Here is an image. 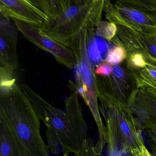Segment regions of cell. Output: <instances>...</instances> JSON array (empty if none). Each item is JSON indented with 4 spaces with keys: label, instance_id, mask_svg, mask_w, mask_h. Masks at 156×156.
<instances>
[{
    "label": "cell",
    "instance_id": "cell-14",
    "mask_svg": "<svg viewBox=\"0 0 156 156\" xmlns=\"http://www.w3.org/2000/svg\"><path fill=\"white\" fill-rule=\"evenodd\" d=\"M116 31V26L115 23H107L105 27L104 36L107 40H111L115 36Z\"/></svg>",
    "mask_w": 156,
    "mask_h": 156
},
{
    "label": "cell",
    "instance_id": "cell-15",
    "mask_svg": "<svg viewBox=\"0 0 156 156\" xmlns=\"http://www.w3.org/2000/svg\"><path fill=\"white\" fill-rule=\"evenodd\" d=\"M131 61L134 66L142 68L146 66V62L142 55L140 53H135L131 56Z\"/></svg>",
    "mask_w": 156,
    "mask_h": 156
},
{
    "label": "cell",
    "instance_id": "cell-5",
    "mask_svg": "<svg viewBox=\"0 0 156 156\" xmlns=\"http://www.w3.org/2000/svg\"><path fill=\"white\" fill-rule=\"evenodd\" d=\"M14 22L17 30L21 33L25 39L40 49L52 55L61 64L70 69L76 68L77 60L75 55L70 48L43 34L40 27L17 21Z\"/></svg>",
    "mask_w": 156,
    "mask_h": 156
},
{
    "label": "cell",
    "instance_id": "cell-1",
    "mask_svg": "<svg viewBox=\"0 0 156 156\" xmlns=\"http://www.w3.org/2000/svg\"><path fill=\"white\" fill-rule=\"evenodd\" d=\"M21 87L32 104L40 120L45 124L47 147L52 154H74L81 150L87 137L88 126L84 119L78 94L73 92L66 99L65 111L45 101L27 84Z\"/></svg>",
    "mask_w": 156,
    "mask_h": 156
},
{
    "label": "cell",
    "instance_id": "cell-7",
    "mask_svg": "<svg viewBox=\"0 0 156 156\" xmlns=\"http://www.w3.org/2000/svg\"><path fill=\"white\" fill-rule=\"evenodd\" d=\"M17 29L10 19L1 15V65L9 66L14 70L19 65L16 52Z\"/></svg>",
    "mask_w": 156,
    "mask_h": 156
},
{
    "label": "cell",
    "instance_id": "cell-18",
    "mask_svg": "<svg viewBox=\"0 0 156 156\" xmlns=\"http://www.w3.org/2000/svg\"><path fill=\"white\" fill-rule=\"evenodd\" d=\"M146 66L147 67V70H148L149 73L150 75L156 80V70H154V69L151 68L150 66Z\"/></svg>",
    "mask_w": 156,
    "mask_h": 156
},
{
    "label": "cell",
    "instance_id": "cell-13",
    "mask_svg": "<svg viewBox=\"0 0 156 156\" xmlns=\"http://www.w3.org/2000/svg\"><path fill=\"white\" fill-rule=\"evenodd\" d=\"M74 156H103L102 153L97 151L94 142L91 139L85 140L81 150L75 154Z\"/></svg>",
    "mask_w": 156,
    "mask_h": 156
},
{
    "label": "cell",
    "instance_id": "cell-9",
    "mask_svg": "<svg viewBox=\"0 0 156 156\" xmlns=\"http://www.w3.org/2000/svg\"><path fill=\"white\" fill-rule=\"evenodd\" d=\"M142 128L156 126V97L140 95L129 105Z\"/></svg>",
    "mask_w": 156,
    "mask_h": 156
},
{
    "label": "cell",
    "instance_id": "cell-19",
    "mask_svg": "<svg viewBox=\"0 0 156 156\" xmlns=\"http://www.w3.org/2000/svg\"><path fill=\"white\" fill-rule=\"evenodd\" d=\"M150 50L154 55H156V44H152L150 46Z\"/></svg>",
    "mask_w": 156,
    "mask_h": 156
},
{
    "label": "cell",
    "instance_id": "cell-6",
    "mask_svg": "<svg viewBox=\"0 0 156 156\" xmlns=\"http://www.w3.org/2000/svg\"><path fill=\"white\" fill-rule=\"evenodd\" d=\"M0 12L7 19L39 27L48 20L30 0H1Z\"/></svg>",
    "mask_w": 156,
    "mask_h": 156
},
{
    "label": "cell",
    "instance_id": "cell-4",
    "mask_svg": "<svg viewBox=\"0 0 156 156\" xmlns=\"http://www.w3.org/2000/svg\"><path fill=\"white\" fill-rule=\"evenodd\" d=\"M70 49L73 51L77 60L75 69L77 85L72 87L83 99L88 107L95 120L101 118L98 103L97 89L95 83V77L92 64L88 57L87 49V34L83 32L76 38Z\"/></svg>",
    "mask_w": 156,
    "mask_h": 156
},
{
    "label": "cell",
    "instance_id": "cell-8",
    "mask_svg": "<svg viewBox=\"0 0 156 156\" xmlns=\"http://www.w3.org/2000/svg\"><path fill=\"white\" fill-rule=\"evenodd\" d=\"M107 156H143V150L115 129H106Z\"/></svg>",
    "mask_w": 156,
    "mask_h": 156
},
{
    "label": "cell",
    "instance_id": "cell-21",
    "mask_svg": "<svg viewBox=\"0 0 156 156\" xmlns=\"http://www.w3.org/2000/svg\"><path fill=\"white\" fill-rule=\"evenodd\" d=\"M109 121H110V120H109ZM137 140H138V139H137Z\"/></svg>",
    "mask_w": 156,
    "mask_h": 156
},
{
    "label": "cell",
    "instance_id": "cell-10",
    "mask_svg": "<svg viewBox=\"0 0 156 156\" xmlns=\"http://www.w3.org/2000/svg\"><path fill=\"white\" fill-rule=\"evenodd\" d=\"M0 156H26L12 130L1 116Z\"/></svg>",
    "mask_w": 156,
    "mask_h": 156
},
{
    "label": "cell",
    "instance_id": "cell-20",
    "mask_svg": "<svg viewBox=\"0 0 156 156\" xmlns=\"http://www.w3.org/2000/svg\"><path fill=\"white\" fill-rule=\"evenodd\" d=\"M62 156H69L68 154H63Z\"/></svg>",
    "mask_w": 156,
    "mask_h": 156
},
{
    "label": "cell",
    "instance_id": "cell-17",
    "mask_svg": "<svg viewBox=\"0 0 156 156\" xmlns=\"http://www.w3.org/2000/svg\"><path fill=\"white\" fill-rule=\"evenodd\" d=\"M112 74L117 78H121L124 76L123 69L119 66L115 65L112 69Z\"/></svg>",
    "mask_w": 156,
    "mask_h": 156
},
{
    "label": "cell",
    "instance_id": "cell-16",
    "mask_svg": "<svg viewBox=\"0 0 156 156\" xmlns=\"http://www.w3.org/2000/svg\"><path fill=\"white\" fill-rule=\"evenodd\" d=\"M113 67L109 65L103 64L99 66L95 71L96 74L101 75L103 76H108L112 72Z\"/></svg>",
    "mask_w": 156,
    "mask_h": 156
},
{
    "label": "cell",
    "instance_id": "cell-12",
    "mask_svg": "<svg viewBox=\"0 0 156 156\" xmlns=\"http://www.w3.org/2000/svg\"><path fill=\"white\" fill-rule=\"evenodd\" d=\"M126 55L125 49L121 46H118L108 52L107 56L106 61L110 64H118L125 59Z\"/></svg>",
    "mask_w": 156,
    "mask_h": 156
},
{
    "label": "cell",
    "instance_id": "cell-3",
    "mask_svg": "<svg viewBox=\"0 0 156 156\" xmlns=\"http://www.w3.org/2000/svg\"><path fill=\"white\" fill-rule=\"evenodd\" d=\"M103 2L95 0H67L60 12L40 26L41 33L70 48L81 33L94 30L99 26Z\"/></svg>",
    "mask_w": 156,
    "mask_h": 156
},
{
    "label": "cell",
    "instance_id": "cell-11",
    "mask_svg": "<svg viewBox=\"0 0 156 156\" xmlns=\"http://www.w3.org/2000/svg\"><path fill=\"white\" fill-rule=\"evenodd\" d=\"M120 12H122L127 18L130 19L134 22L140 24H151L152 23L147 17L142 12L135 10L127 8H122L119 9Z\"/></svg>",
    "mask_w": 156,
    "mask_h": 156
},
{
    "label": "cell",
    "instance_id": "cell-2",
    "mask_svg": "<svg viewBox=\"0 0 156 156\" xmlns=\"http://www.w3.org/2000/svg\"><path fill=\"white\" fill-rule=\"evenodd\" d=\"M0 116L13 132L26 156H49L42 139L40 119L32 104L16 82L0 88Z\"/></svg>",
    "mask_w": 156,
    "mask_h": 156
}]
</instances>
